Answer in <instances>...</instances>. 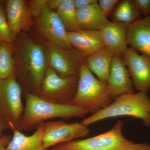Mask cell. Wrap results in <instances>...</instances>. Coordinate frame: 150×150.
I'll use <instances>...</instances> for the list:
<instances>
[{
	"instance_id": "obj_28",
	"label": "cell",
	"mask_w": 150,
	"mask_h": 150,
	"mask_svg": "<svg viewBox=\"0 0 150 150\" xmlns=\"http://www.w3.org/2000/svg\"><path fill=\"white\" fill-rule=\"evenodd\" d=\"M12 137L8 135H3L0 139V150H8L7 146Z\"/></svg>"
},
{
	"instance_id": "obj_27",
	"label": "cell",
	"mask_w": 150,
	"mask_h": 150,
	"mask_svg": "<svg viewBox=\"0 0 150 150\" xmlns=\"http://www.w3.org/2000/svg\"><path fill=\"white\" fill-rule=\"evenodd\" d=\"M77 9L84 8L98 1L97 0H73Z\"/></svg>"
},
{
	"instance_id": "obj_30",
	"label": "cell",
	"mask_w": 150,
	"mask_h": 150,
	"mask_svg": "<svg viewBox=\"0 0 150 150\" xmlns=\"http://www.w3.org/2000/svg\"><path fill=\"white\" fill-rule=\"evenodd\" d=\"M8 129H10L9 126L0 115V139L3 136V133L4 131Z\"/></svg>"
},
{
	"instance_id": "obj_31",
	"label": "cell",
	"mask_w": 150,
	"mask_h": 150,
	"mask_svg": "<svg viewBox=\"0 0 150 150\" xmlns=\"http://www.w3.org/2000/svg\"><path fill=\"white\" fill-rule=\"evenodd\" d=\"M149 120H150V116H149Z\"/></svg>"
},
{
	"instance_id": "obj_8",
	"label": "cell",
	"mask_w": 150,
	"mask_h": 150,
	"mask_svg": "<svg viewBox=\"0 0 150 150\" xmlns=\"http://www.w3.org/2000/svg\"><path fill=\"white\" fill-rule=\"evenodd\" d=\"M43 125V144L48 149L60 144L83 139L90 133L88 127L81 122L68 123L61 120L44 122Z\"/></svg>"
},
{
	"instance_id": "obj_17",
	"label": "cell",
	"mask_w": 150,
	"mask_h": 150,
	"mask_svg": "<svg viewBox=\"0 0 150 150\" xmlns=\"http://www.w3.org/2000/svg\"><path fill=\"white\" fill-rule=\"evenodd\" d=\"M79 29L100 30L110 22L103 14L98 1L77 11Z\"/></svg>"
},
{
	"instance_id": "obj_22",
	"label": "cell",
	"mask_w": 150,
	"mask_h": 150,
	"mask_svg": "<svg viewBox=\"0 0 150 150\" xmlns=\"http://www.w3.org/2000/svg\"><path fill=\"white\" fill-rule=\"evenodd\" d=\"M77 11L73 0H64L56 10V13L67 32H73L79 29Z\"/></svg>"
},
{
	"instance_id": "obj_2",
	"label": "cell",
	"mask_w": 150,
	"mask_h": 150,
	"mask_svg": "<svg viewBox=\"0 0 150 150\" xmlns=\"http://www.w3.org/2000/svg\"><path fill=\"white\" fill-rule=\"evenodd\" d=\"M150 97L148 94L138 92L118 97L107 107L84 118L81 122L88 126L109 118L129 116L140 119L145 126H150Z\"/></svg>"
},
{
	"instance_id": "obj_1",
	"label": "cell",
	"mask_w": 150,
	"mask_h": 150,
	"mask_svg": "<svg viewBox=\"0 0 150 150\" xmlns=\"http://www.w3.org/2000/svg\"><path fill=\"white\" fill-rule=\"evenodd\" d=\"M88 112L71 104H58L46 101L36 94L27 93L24 111L20 123L19 131L36 129L48 119L83 118Z\"/></svg>"
},
{
	"instance_id": "obj_21",
	"label": "cell",
	"mask_w": 150,
	"mask_h": 150,
	"mask_svg": "<svg viewBox=\"0 0 150 150\" xmlns=\"http://www.w3.org/2000/svg\"><path fill=\"white\" fill-rule=\"evenodd\" d=\"M13 51L12 43L0 42V80L16 77Z\"/></svg>"
},
{
	"instance_id": "obj_4",
	"label": "cell",
	"mask_w": 150,
	"mask_h": 150,
	"mask_svg": "<svg viewBox=\"0 0 150 150\" xmlns=\"http://www.w3.org/2000/svg\"><path fill=\"white\" fill-rule=\"evenodd\" d=\"M112 101L107 82L96 77L84 62L80 69L76 92L70 104L84 109L92 115L107 107Z\"/></svg>"
},
{
	"instance_id": "obj_6",
	"label": "cell",
	"mask_w": 150,
	"mask_h": 150,
	"mask_svg": "<svg viewBox=\"0 0 150 150\" xmlns=\"http://www.w3.org/2000/svg\"><path fill=\"white\" fill-rule=\"evenodd\" d=\"M79 76L62 77L49 67L37 95L52 103L70 104L76 92Z\"/></svg>"
},
{
	"instance_id": "obj_25",
	"label": "cell",
	"mask_w": 150,
	"mask_h": 150,
	"mask_svg": "<svg viewBox=\"0 0 150 150\" xmlns=\"http://www.w3.org/2000/svg\"><path fill=\"white\" fill-rule=\"evenodd\" d=\"M47 0H33L30 2V10L33 16L39 17L43 7L46 5Z\"/></svg>"
},
{
	"instance_id": "obj_11",
	"label": "cell",
	"mask_w": 150,
	"mask_h": 150,
	"mask_svg": "<svg viewBox=\"0 0 150 150\" xmlns=\"http://www.w3.org/2000/svg\"><path fill=\"white\" fill-rule=\"evenodd\" d=\"M37 26L40 33L50 43L65 49L74 48L69 42L67 30L61 20L46 5L38 17Z\"/></svg>"
},
{
	"instance_id": "obj_9",
	"label": "cell",
	"mask_w": 150,
	"mask_h": 150,
	"mask_svg": "<svg viewBox=\"0 0 150 150\" xmlns=\"http://www.w3.org/2000/svg\"><path fill=\"white\" fill-rule=\"evenodd\" d=\"M47 55L49 67L62 77L79 76L86 59L76 48L65 49L51 43L48 44Z\"/></svg>"
},
{
	"instance_id": "obj_5",
	"label": "cell",
	"mask_w": 150,
	"mask_h": 150,
	"mask_svg": "<svg viewBox=\"0 0 150 150\" xmlns=\"http://www.w3.org/2000/svg\"><path fill=\"white\" fill-rule=\"evenodd\" d=\"M19 62L26 74V81L38 94L47 71V56L39 44L26 39L18 48Z\"/></svg>"
},
{
	"instance_id": "obj_16",
	"label": "cell",
	"mask_w": 150,
	"mask_h": 150,
	"mask_svg": "<svg viewBox=\"0 0 150 150\" xmlns=\"http://www.w3.org/2000/svg\"><path fill=\"white\" fill-rule=\"evenodd\" d=\"M6 8L9 26L15 38L29 23L31 12L23 0H8Z\"/></svg>"
},
{
	"instance_id": "obj_7",
	"label": "cell",
	"mask_w": 150,
	"mask_h": 150,
	"mask_svg": "<svg viewBox=\"0 0 150 150\" xmlns=\"http://www.w3.org/2000/svg\"><path fill=\"white\" fill-rule=\"evenodd\" d=\"M24 110L21 88L16 78L1 80L0 115L13 131H19Z\"/></svg>"
},
{
	"instance_id": "obj_3",
	"label": "cell",
	"mask_w": 150,
	"mask_h": 150,
	"mask_svg": "<svg viewBox=\"0 0 150 150\" xmlns=\"http://www.w3.org/2000/svg\"><path fill=\"white\" fill-rule=\"evenodd\" d=\"M124 122L117 121L109 131L94 137L60 144L49 150H150V144L126 139L122 133Z\"/></svg>"
},
{
	"instance_id": "obj_14",
	"label": "cell",
	"mask_w": 150,
	"mask_h": 150,
	"mask_svg": "<svg viewBox=\"0 0 150 150\" xmlns=\"http://www.w3.org/2000/svg\"><path fill=\"white\" fill-rule=\"evenodd\" d=\"M127 39L131 48L150 56V16L139 19L128 26Z\"/></svg>"
},
{
	"instance_id": "obj_26",
	"label": "cell",
	"mask_w": 150,
	"mask_h": 150,
	"mask_svg": "<svg viewBox=\"0 0 150 150\" xmlns=\"http://www.w3.org/2000/svg\"><path fill=\"white\" fill-rule=\"evenodd\" d=\"M139 10L141 13L145 17L150 16V0H133Z\"/></svg>"
},
{
	"instance_id": "obj_23",
	"label": "cell",
	"mask_w": 150,
	"mask_h": 150,
	"mask_svg": "<svg viewBox=\"0 0 150 150\" xmlns=\"http://www.w3.org/2000/svg\"><path fill=\"white\" fill-rule=\"evenodd\" d=\"M14 38L4 9L0 6V42L12 43Z\"/></svg>"
},
{
	"instance_id": "obj_12",
	"label": "cell",
	"mask_w": 150,
	"mask_h": 150,
	"mask_svg": "<svg viewBox=\"0 0 150 150\" xmlns=\"http://www.w3.org/2000/svg\"><path fill=\"white\" fill-rule=\"evenodd\" d=\"M107 83L108 93L112 100L122 95L135 93L129 70L121 56L113 57Z\"/></svg>"
},
{
	"instance_id": "obj_18",
	"label": "cell",
	"mask_w": 150,
	"mask_h": 150,
	"mask_svg": "<svg viewBox=\"0 0 150 150\" xmlns=\"http://www.w3.org/2000/svg\"><path fill=\"white\" fill-rule=\"evenodd\" d=\"M114 54L105 47L86 57L85 63L93 74L103 82H107Z\"/></svg>"
},
{
	"instance_id": "obj_24",
	"label": "cell",
	"mask_w": 150,
	"mask_h": 150,
	"mask_svg": "<svg viewBox=\"0 0 150 150\" xmlns=\"http://www.w3.org/2000/svg\"><path fill=\"white\" fill-rule=\"evenodd\" d=\"M119 1L118 0H99L98 3L103 13L107 17Z\"/></svg>"
},
{
	"instance_id": "obj_29",
	"label": "cell",
	"mask_w": 150,
	"mask_h": 150,
	"mask_svg": "<svg viewBox=\"0 0 150 150\" xmlns=\"http://www.w3.org/2000/svg\"><path fill=\"white\" fill-rule=\"evenodd\" d=\"M64 1V0H47L46 6L50 10H57Z\"/></svg>"
},
{
	"instance_id": "obj_10",
	"label": "cell",
	"mask_w": 150,
	"mask_h": 150,
	"mask_svg": "<svg viewBox=\"0 0 150 150\" xmlns=\"http://www.w3.org/2000/svg\"><path fill=\"white\" fill-rule=\"evenodd\" d=\"M122 57L134 88L139 92L148 94L150 91V56L139 54L129 47Z\"/></svg>"
},
{
	"instance_id": "obj_13",
	"label": "cell",
	"mask_w": 150,
	"mask_h": 150,
	"mask_svg": "<svg viewBox=\"0 0 150 150\" xmlns=\"http://www.w3.org/2000/svg\"><path fill=\"white\" fill-rule=\"evenodd\" d=\"M67 35L70 44L85 58L105 47L100 30L79 29L67 32Z\"/></svg>"
},
{
	"instance_id": "obj_15",
	"label": "cell",
	"mask_w": 150,
	"mask_h": 150,
	"mask_svg": "<svg viewBox=\"0 0 150 150\" xmlns=\"http://www.w3.org/2000/svg\"><path fill=\"white\" fill-rule=\"evenodd\" d=\"M127 28V25L111 21L100 30L105 46L114 56L122 57L129 48Z\"/></svg>"
},
{
	"instance_id": "obj_19",
	"label": "cell",
	"mask_w": 150,
	"mask_h": 150,
	"mask_svg": "<svg viewBox=\"0 0 150 150\" xmlns=\"http://www.w3.org/2000/svg\"><path fill=\"white\" fill-rule=\"evenodd\" d=\"M32 135L26 136L21 131H13L11 139L8 145V150H49L43 143V123L36 129Z\"/></svg>"
},
{
	"instance_id": "obj_20",
	"label": "cell",
	"mask_w": 150,
	"mask_h": 150,
	"mask_svg": "<svg viewBox=\"0 0 150 150\" xmlns=\"http://www.w3.org/2000/svg\"><path fill=\"white\" fill-rule=\"evenodd\" d=\"M141 14L133 0H123L118 4L113 12L112 22L128 26L140 19Z\"/></svg>"
}]
</instances>
